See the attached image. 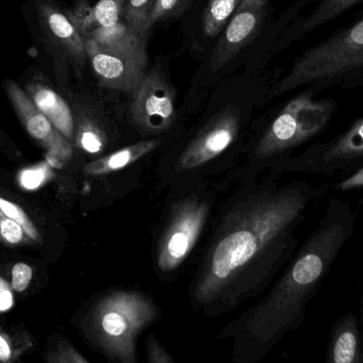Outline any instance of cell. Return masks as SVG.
Segmentation results:
<instances>
[{"label":"cell","instance_id":"cell-1","mask_svg":"<svg viewBox=\"0 0 363 363\" xmlns=\"http://www.w3.org/2000/svg\"><path fill=\"white\" fill-rule=\"evenodd\" d=\"M322 194L303 180L282 182L280 172L239 179L212 220L192 307L213 318L264 292L296 252L297 231Z\"/></svg>","mask_w":363,"mask_h":363},{"label":"cell","instance_id":"cell-2","mask_svg":"<svg viewBox=\"0 0 363 363\" xmlns=\"http://www.w3.org/2000/svg\"><path fill=\"white\" fill-rule=\"evenodd\" d=\"M354 222V212L346 201H330L318 226L294 252L269 292L218 335L233 341V362H259L303 324L308 303L352 235Z\"/></svg>","mask_w":363,"mask_h":363},{"label":"cell","instance_id":"cell-3","mask_svg":"<svg viewBox=\"0 0 363 363\" xmlns=\"http://www.w3.org/2000/svg\"><path fill=\"white\" fill-rule=\"evenodd\" d=\"M241 116L235 107H226L210 118L175 155L164 159L159 175L172 191L209 186L211 176L227 173L228 152L237 143Z\"/></svg>","mask_w":363,"mask_h":363},{"label":"cell","instance_id":"cell-4","mask_svg":"<svg viewBox=\"0 0 363 363\" xmlns=\"http://www.w3.org/2000/svg\"><path fill=\"white\" fill-rule=\"evenodd\" d=\"M160 315V308L148 295L137 291H114L91 310L86 331L110 358L135 363L138 337Z\"/></svg>","mask_w":363,"mask_h":363},{"label":"cell","instance_id":"cell-5","mask_svg":"<svg viewBox=\"0 0 363 363\" xmlns=\"http://www.w3.org/2000/svg\"><path fill=\"white\" fill-rule=\"evenodd\" d=\"M218 193L209 186L172 191L155 244V265L169 278L182 269L201 241L213 213Z\"/></svg>","mask_w":363,"mask_h":363},{"label":"cell","instance_id":"cell-6","mask_svg":"<svg viewBox=\"0 0 363 363\" xmlns=\"http://www.w3.org/2000/svg\"><path fill=\"white\" fill-rule=\"evenodd\" d=\"M363 22L359 20L327 41L303 52L290 73L276 86L274 95H280L303 84L323 78L341 75L362 67Z\"/></svg>","mask_w":363,"mask_h":363},{"label":"cell","instance_id":"cell-7","mask_svg":"<svg viewBox=\"0 0 363 363\" xmlns=\"http://www.w3.org/2000/svg\"><path fill=\"white\" fill-rule=\"evenodd\" d=\"M131 95L129 116L144 135L167 133L176 120L175 93L158 69L145 73Z\"/></svg>","mask_w":363,"mask_h":363},{"label":"cell","instance_id":"cell-8","mask_svg":"<svg viewBox=\"0 0 363 363\" xmlns=\"http://www.w3.org/2000/svg\"><path fill=\"white\" fill-rule=\"evenodd\" d=\"M363 120L358 118L346 133L340 135L322 150L308 152L296 162L286 163L284 172H307V173L333 175L340 171H354L362 167Z\"/></svg>","mask_w":363,"mask_h":363},{"label":"cell","instance_id":"cell-9","mask_svg":"<svg viewBox=\"0 0 363 363\" xmlns=\"http://www.w3.org/2000/svg\"><path fill=\"white\" fill-rule=\"evenodd\" d=\"M269 0H241L211 57V69L218 71L230 62L255 39L267 16Z\"/></svg>","mask_w":363,"mask_h":363},{"label":"cell","instance_id":"cell-10","mask_svg":"<svg viewBox=\"0 0 363 363\" xmlns=\"http://www.w3.org/2000/svg\"><path fill=\"white\" fill-rule=\"evenodd\" d=\"M6 91L16 116L24 125L27 133L52 156L69 160L73 155V144L55 128L50 121L29 99L26 92L10 80L6 84Z\"/></svg>","mask_w":363,"mask_h":363},{"label":"cell","instance_id":"cell-11","mask_svg":"<svg viewBox=\"0 0 363 363\" xmlns=\"http://www.w3.org/2000/svg\"><path fill=\"white\" fill-rule=\"evenodd\" d=\"M86 55L93 71L104 88L135 92L146 73V65L135 59L105 50L91 40H86Z\"/></svg>","mask_w":363,"mask_h":363},{"label":"cell","instance_id":"cell-12","mask_svg":"<svg viewBox=\"0 0 363 363\" xmlns=\"http://www.w3.org/2000/svg\"><path fill=\"white\" fill-rule=\"evenodd\" d=\"M42 30L55 48H58L76 69H82L86 62V40L74 23L71 14L65 13L54 5L39 6Z\"/></svg>","mask_w":363,"mask_h":363},{"label":"cell","instance_id":"cell-13","mask_svg":"<svg viewBox=\"0 0 363 363\" xmlns=\"http://www.w3.org/2000/svg\"><path fill=\"white\" fill-rule=\"evenodd\" d=\"M73 99V143L90 154L103 152L108 143V133L99 101L90 94L76 95Z\"/></svg>","mask_w":363,"mask_h":363},{"label":"cell","instance_id":"cell-14","mask_svg":"<svg viewBox=\"0 0 363 363\" xmlns=\"http://www.w3.org/2000/svg\"><path fill=\"white\" fill-rule=\"evenodd\" d=\"M78 29L84 40H91L105 50L129 57L142 65H147L146 39L135 33L126 23L121 21L118 24L111 27L86 25Z\"/></svg>","mask_w":363,"mask_h":363},{"label":"cell","instance_id":"cell-15","mask_svg":"<svg viewBox=\"0 0 363 363\" xmlns=\"http://www.w3.org/2000/svg\"><path fill=\"white\" fill-rule=\"evenodd\" d=\"M26 94L38 109L50 121L55 128L72 144L74 118L71 106L43 78L35 77L26 84Z\"/></svg>","mask_w":363,"mask_h":363},{"label":"cell","instance_id":"cell-16","mask_svg":"<svg viewBox=\"0 0 363 363\" xmlns=\"http://www.w3.org/2000/svg\"><path fill=\"white\" fill-rule=\"evenodd\" d=\"M326 361L329 363L362 362L360 331L354 314H345L335 323L328 343Z\"/></svg>","mask_w":363,"mask_h":363},{"label":"cell","instance_id":"cell-17","mask_svg":"<svg viewBox=\"0 0 363 363\" xmlns=\"http://www.w3.org/2000/svg\"><path fill=\"white\" fill-rule=\"evenodd\" d=\"M162 139H152L131 144L118 152L92 161L84 167V172L90 176H103L116 173L135 164L138 161L152 154L162 144Z\"/></svg>","mask_w":363,"mask_h":363},{"label":"cell","instance_id":"cell-18","mask_svg":"<svg viewBox=\"0 0 363 363\" xmlns=\"http://www.w3.org/2000/svg\"><path fill=\"white\" fill-rule=\"evenodd\" d=\"M125 4L126 0H99L93 9L84 3L79 4L75 11L69 14L78 28L86 25L111 27L122 21Z\"/></svg>","mask_w":363,"mask_h":363},{"label":"cell","instance_id":"cell-19","mask_svg":"<svg viewBox=\"0 0 363 363\" xmlns=\"http://www.w3.org/2000/svg\"><path fill=\"white\" fill-rule=\"evenodd\" d=\"M241 0H209L203 16V33L214 38L222 33Z\"/></svg>","mask_w":363,"mask_h":363},{"label":"cell","instance_id":"cell-20","mask_svg":"<svg viewBox=\"0 0 363 363\" xmlns=\"http://www.w3.org/2000/svg\"><path fill=\"white\" fill-rule=\"evenodd\" d=\"M156 3L157 0H126L122 13L123 22L144 39H147L152 29L150 14Z\"/></svg>","mask_w":363,"mask_h":363},{"label":"cell","instance_id":"cell-21","mask_svg":"<svg viewBox=\"0 0 363 363\" xmlns=\"http://www.w3.org/2000/svg\"><path fill=\"white\" fill-rule=\"evenodd\" d=\"M361 0H323L315 11L308 16L307 20L301 24V35L309 33L326 23L330 22L340 14L345 12L350 8L354 7Z\"/></svg>","mask_w":363,"mask_h":363},{"label":"cell","instance_id":"cell-22","mask_svg":"<svg viewBox=\"0 0 363 363\" xmlns=\"http://www.w3.org/2000/svg\"><path fill=\"white\" fill-rule=\"evenodd\" d=\"M0 216H6L16 220L33 242L41 243L42 235L39 228L31 220L26 210L18 201H13L7 194L1 192V190H0Z\"/></svg>","mask_w":363,"mask_h":363},{"label":"cell","instance_id":"cell-23","mask_svg":"<svg viewBox=\"0 0 363 363\" xmlns=\"http://www.w3.org/2000/svg\"><path fill=\"white\" fill-rule=\"evenodd\" d=\"M31 346L27 333H12L0 329V363L14 362Z\"/></svg>","mask_w":363,"mask_h":363},{"label":"cell","instance_id":"cell-24","mask_svg":"<svg viewBox=\"0 0 363 363\" xmlns=\"http://www.w3.org/2000/svg\"><path fill=\"white\" fill-rule=\"evenodd\" d=\"M0 242L7 245L18 246L26 245L33 241L16 220L0 216Z\"/></svg>","mask_w":363,"mask_h":363},{"label":"cell","instance_id":"cell-25","mask_svg":"<svg viewBox=\"0 0 363 363\" xmlns=\"http://www.w3.org/2000/svg\"><path fill=\"white\" fill-rule=\"evenodd\" d=\"M192 0H157L156 5L150 14V26L160 22L179 16L182 12L186 11L189 4Z\"/></svg>","mask_w":363,"mask_h":363},{"label":"cell","instance_id":"cell-26","mask_svg":"<svg viewBox=\"0 0 363 363\" xmlns=\"http://www.w3.org/2000/svg\"><path fill=\"white\" fill-rule=\"evenodd\" d=\"M46 361L50 363H86L88 359L84 358L71 344L61 342L56 348L48 352Z\"/></svg>","mask_w":363,"mask_h":363},{"label":"cell","instance_id":"cell-27","mask_svg":"<svg viewBox=\"0 0 363 363\" xmlns=\"http://www.w3.org/2000/svg\"><path fill=\"white\" fill-rule=\"evenodd\" d=\"M33 269L30 265L24 262H18L12 267L11 288L16 292L22 293L28 289L33 280Z\"/></svg>","mask_w":363,"mask_h":363},{"label":"cell","instance_id":"cell-28","mask_svg":"<svg viewBox=\"0 0 363 363\" xmlns=\"http://www.w3.org/2000/svg\"><path fill=\"white\" fill-rule=\"evenodd\" d=\"M147 361L150 363H174L175 360L161 345L160 342L150 335L147 341Z\"/></svg>","mask_w":363,"mask_h":363},{"label":"cell","instance_id":"cell-29","mask_svg":"<svg viewBox=\"0 0 363 363\" xmlns=\"http://www.w3.org/2000/svg\"><path fill=\"white\" fill-rule=\"evenodd\" d=\"M363 186V169L362 167L352 171L348 177L344 178L342 182L337 184L335 189L341 192H348V191L356 190V189L362 188Z\"/></svg>","mask_w":363,"mask_h":363},{"label":"cell","instance_id":"cell-30","mask_svg":"<svg viewBox=\"0 0 363 363\" xmlns=\"http://www.w3.org/2000/svg\"><path fill=\"white\" fill-rule=\"evenodd\" d=\"M45 169H29V171H25L21 175L22 176L21 182H22L25 188L35 189V186H40L43 182V180L45 179Z\"/></svg>","mask_w":363,"mask_h":363},{"label":"cell","instance_id":"cell-31","mask_svg":"<svg viewBox=\"0 0 363 363\" xmlns=\"http://www.w3.org/2000/svg\"><path fill=\"white\" fill-rule=\"evenodd\" d=\"M13 303L11 291L8 288L7 284L0 280V311H7Z\"/></svg>","mask_w":363,"mask_h":363}]
</instances>
